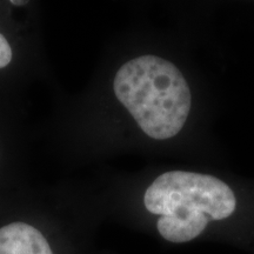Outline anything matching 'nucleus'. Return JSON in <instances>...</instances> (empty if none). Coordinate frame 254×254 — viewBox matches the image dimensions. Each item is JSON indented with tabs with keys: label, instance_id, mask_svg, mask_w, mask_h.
<instances>
[{
	"label": "nucleus",
	"instance_id": "obj_5",
	"mask_svg": "<svg viewBox=\"0 0 254 254\" xmlns=\"http://www.w3.org/2000/svg\"><path fill=\"white\" fill-rule=\"evenodd\" d=\"M11 4L15 5V6H19V5H25V4H26V1H15V0H11Z\"/></svg>",
	"mask_w": 254,
	"mask_h": 254
},
{
	"label": "nucleus",
	"instance_id": "obj_2",
	"mask_svg": "<svg viewBox=\"0 0 254 254\" xmlns=\"http://www.w3.org/2000/svg\"><path fill=\"white\" fill-rule=\"evenodd\" d=\"M144 205L159 215L157 228L174 244L195 239L211 220H224L237 208L233 190L219 178L187 171L160 174L146 190Z\"/></svg>",
	"mask_w": 254,
	"mask_h": 254
},
{
	"label": "nucleus",
	"instance_id": "obj_3",
	"mask_svg": "<svg viewBox=\"0 0 254 254\" xmlns=\"http://www.w3.org/2000/svg\"><path fill=\"white\" fill-rule=\"evenodd\" d=\"M0 254H53L41 232L23 221L0 227Z\"/></svg>",
	"mask_w": 254,
	"mask_h": 254
},
{
	"label": "nucleus",
	"instance_id": "obj_4",
	"mask_svg": "<svg viewBox=\"0 0 254 254\" xmlns=\"http://www.w3.org/2000/svg\"><path fill=\"white\" fill-rule=\"evenodd\" d=\"M12 60V49L6 38L0 33V68L9 65Z\"/></svg>",
	"mask_w": 254,
	"mask_h": 254
},
{
	"label": "nucleus",
	"instance_id": "obj_1",
	"mask_svg": "<svg viewBox=\"0 0 254 254\" xmlns=\"http://www.w3.org/2000/svg\"><path fill=\"white\" fill-rule=\"evenodd\" d=\"M113 91L141 131L155 140L176 136L189 119V82L173 63L160 57L145 55L124 64Z\"/></svg>",
	"mask_w": 254,
	"mask_h": 254
}]
</instances>
